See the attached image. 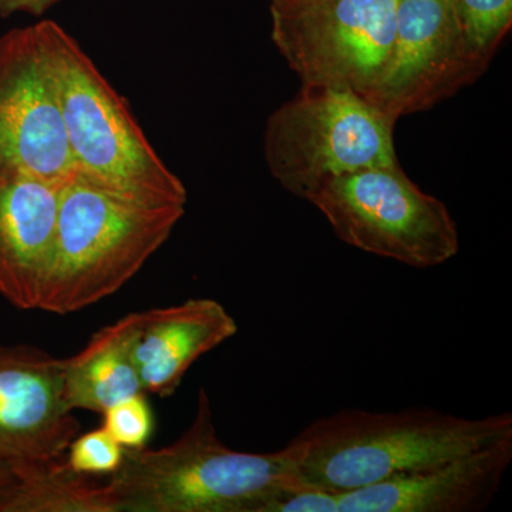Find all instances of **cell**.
Segmentation results:
<instances>
[{"label": "cell", "mask_w": 512, "mask_h": 512, "mask_svg": "<svg viewBox=\"0 0 512 512\" xmlns=\"http://www.w3.org/2000/svg\"><path fill=\"white\" fill-rule=\"evenodd\" d=\"M512 439V414L471 417L412 407L345 409L320 417L285 446L299 488L349 493Z\"/></svg>", "instance_id": "6da1fadb"}, {"label": "cell", "mask_w": 512, "mask_h": 512, "mask_svg": "<svg viewBox=\"0 0 512 512\" xmlns=\"http://www.w3.org/2000/svg\"><path fill=\"white\" fill-rule=\"evenodd\" d=\"M106 488L116 512H272L299 487L285 448L256 454L222 443L201 387L188 429L170 446L126 448Z\"/></svg>", "instance_id": "7a4b0ae2"}, {"label": "cell", "mask_w": 512, "mask_h": 512, "mask_svg": "<svg viewBox=\"0 0 512 512\" xmlns=\"http://www.w3.org/2000/svg\"><path fill=\"white\" fill-rule=\"evenodd\" d=\"M180 205H148L74 173L60 188L52 249L36 309L70 315L119 292L163 247Z\"/></svg>", "instance_id": "3957f363"}, {"label": "cell", "mask_w": 512, "mask_h": 512, "mask_svg": "<svg viewBox=\"0 0 512 512\" xmlns=\"http://www.w3.org/2000/svg\"><path fill=\"white\" fill-rule=\"evenodd\" d=\"M55 82L76 173L148 205H180L187 188L158 157L126 101L55 20L35 25Z\"/></svg>", "instance_id": "277c9868"}, {"label": "cell", "mask_w": 512, "mask_h": 512, "mask_svg": "<svg viewBox=\"0 0 512 512\" xmlns=\"http://www.w3.org/2000/svg\"><path fill=\"white\" fill-rule=\"evenodd\" d=\"M394 124L353 90L302 84L266 121V165L286 191L306 200L329 178L399 164Z\"/></svg>", "instance_id": "5b68a950"}, {"label": "cell", "mask_w": 512, "mask_h": 512, "mask_svg": "<svg viewBox=\"0 0 512 512\" xmlns=\"http://www.w3.org/2000/svg\"><path fill=\"white\" fill-rule=\"evenodd\" d=\"M340 241L417 269L458 254L460 234L447 205L400 167H373L329 178L308 195Z\"/></svg>", "instance_id": "8992f818"}, {"label": "cell", "mask_w": 512, "mask_h": 512, "mask_svg": "<svg viewBox=\"0 0 512 512\" xmlns=\"http://www.w3.org/2000/svg\"><path fill=\"white\" fill-rule=\"evenodd\" d=\"M399 0H302L271 6L272 40L305 86L365 97L382 76Z\"/></svg>", "instance_id": "52a82bcc"}, {"label": "cell", "mask_w": 512, "mask_h": 512, "mask_svg": "<svg viewBox=\"0 0 512 512\" xmlns=\"http://www.w3.org/2000/svg\"><path fill=\"white\" fill-rule=\"evenodd\" d=\"M0 171L59 185L76 173L35 25L0 36Z\"/></svg>", "instance_id": "ba28073f"}, {"label": "cell", "mask_w": 512, "mask_h": 512, "mask_svg": "<svg viewBox=\"0 0 512 512\" xmlns=\"http://www.w3.org/2000/svg\"><path fill=\"white\" fill-rule=\"evenodd\" d=\"M481 74L450 0H399L389 59L365 99L397 121L448 99Z\"/></svg>", "instance_id": "9c48e42d"}, {"label": "cell", "mask_w": 512, "mask_h": 512, "mask_svg": "<svg viewBox=\"0 0 512 512\" xmlns=\"http://www.w3.org/2000/svg\"><path fill=\"white\" fill-rule=\"evenodd\" d=\"M64 402V359L33 346H0V461L62 460L80 424Z\"/></svg>", "instance_id": "30bf717a"}, {"label": "cell", "mask_w": 512, "mask_h": 512, "mask_svg": "<svg viewBox=\"0 0 512 512\" xmlns=\"http://www.w3.org/2000/svg\"><path fill=\"white\" fill-rule=\"evenodd\" d=\"M512 463V439L339 494L338 512H480Z\"/></svg>", "instance_id": "8fae6325"}, {"label": "cell", "mask_w": 512, "mask_h": 512, "mask_svg": "<svg viewBox=\"0 0 512 512\" xmlns=\"http://www.w3.org/2000/svg\"><path fill=\"white\" fill-rule=\"evenodd\" d=\"M60 188L22 171H0V293L22 311L37 306L55 237Z\"/></svg>", "instance_id": "7c38bea8"}, {"label": "cell", "mask_w": 512, "mask_h": 512, "mask_svg": "<svg viewBox=\"0 0 512 512\" xmlns=\"http://www.w3.org/2000/svg\"><path fill=\"white\" fill-rule=\"evenodd\" d=\"M237 333V320L214 299L140 312L134 362L144 393L173 396L197 360Z\"/></svg>", "instance_id": "4fadbf2b"}, {"label": "cell", "mask_w": 512, "mask_h": 512, "mask_svg": "<svg viewBox=\"0 0 512 512\" xmlns=\"http://www.w3.org/2000/svg\"><path fill=\"white\" fill-rule=\"evenodd\" d=\"M140 312L94 333L86 348L64 359V402L72 412L103 414L113 404L144 393L134 362Z\"/></svg>", "instance_id": "5bb4252c"}, {"label": "cell", "mask_w": 512, "mask_h": 512, "mask_svg": "<svg viewBox=\"0 0 512 512\" xmlns=\"http://www.w3.org/2000/svg\"><path fill=\"white\" fill-rule=\"evenodd\" d=\"M13 470L18 480L5 512H116L106 483L76 473L64 458Z\"/></svg>", "instance_id": "9a60e30c"}, {"label": "cell", "mask_w": 512, "mask_h": 512, "mask_svg": "<svg viewBox=\"0 0 512 512\" xmlns=\"http://www.w3.org/2000/svg\"><path fill=\"white\" fill-rule=\"evenodd\" d=\"M468 55L485 72L510 32L512 0H450Z\"/></svg>", "instance_id": "2e32d148"}, {"label": "cell", "mask_w": 512, "mask_h": 512, "mask_svg": "<svg viewBox=\"0 0 512 512\" xmlns=\"http://www.w3.org/2000/svg\"><path fill=\"white\" fill-rule=\"evenodd\" d=\"M146 393L113 404L103 416V429L124 448H143L153 436L154 414Z\"/></svg>", "instance_id": "e0dca14e"}, {"label": "cell", "mask_w": 512, "mask_h": 512, "mask_svg": "<svg viewBox=\"0 0 512 512\" xmlns=\"http://www.w3.org/2000/svg\"><path fill=\"white\" fill-rule=\"evenodd\" d=\"M126 448L120 446L106 430L89 431L70 443L67 464L83 476H113L123 463Z\"/></svg>", "instance_id": "ac0fdd59"}, {"label": "cell", "mask_w": 512, "mask_h": 512, "mask_svg": "<svg viewBox=\"0 0 512 512\" xmlns=\"http://www.w3.org/2000/svg\"><path fill=\"white\" fill-rule=\"evenodd\" d=\"M339 495L315 488H295L272 508V512H338Z\"/></svg>", "instance_id": "d6986e66"}, {"label": "cell", "mask_w": 512, "mask_h": 512, "mask_svg": "<svg viewBox=\"0 0 512 512\" xmlns=\"http://www.w3.org/2000/svg\"><path fill=\"white\" fill-rule=\"evenodd\" d=\"M62 0H0V16H9L26 13L30 16H42L47 10L56 6Z\"/></svg>", "instance_id": "ffe728a7"}, {"label": "cell", "mask_w": 512, "mask_h": 512, "mask_svg": "<svg viewBox=\"0 0 512 512\" xmlns=\"http://www.w3.org/2000/svg\"><path fill=\"white\" fill-rule=\"evenodd\" d=\"M16 480H18V476H16L13 467L0 461V512H5L6 504H8Z\"/></svg>", "instance_id": "44dd1931"}, {"label": "cell", "mask_w": 512, "mask_h": 512, "mask_svg": "<svg viewBox=\"0 0 512 512\" xmlns=\"http://www.w3.org/2000/svg\"><path fill=\"white\" fill-rule=\"evenodd\" d=\"M302 2V0H271V6L289 5V3Z\"/></svg>", "instance_id": "7402d4cb"}]
</instances>
